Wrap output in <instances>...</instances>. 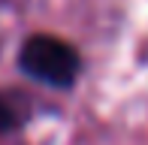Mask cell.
Segmentation results:
<instances>
[{
	"instance_id": "6da1fadb",
	"label": "cell",
	"mask_w": 148,
	"mask_h": 145,
	"mask_svg": "<svg viewBox=\"0 0 148 145\" xmlns=\"http://www.w3.org/2000/svg\"><path fill=\"white\" fill-rule=\"evenodd\" d=\"M18 64L27 72L30 79L42 85H51V88H70L79 76V55L70 42L58 36H30L27 42L21 45V55H18Z\"/></svg>"
},
{
	"instance_id": "7a4b0ae2",
	"label": "cell",
	"mask_w": 148,
	"mask_h": 145,
	"mask_svg": "<svg viewBox=\"0 0 148 145\" xmlns=\"http://www.w3.org/2000/svg\"><path fill=\"white\" fill-rule=\"evenodd\" d=\"M12 124H15V115H12V109L6 106V100H0V133H6Z\"/></svg>"
}]
</instances>
